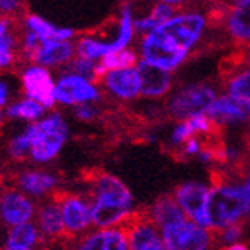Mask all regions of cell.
<instances>
[{"mask_svg":"<svg viewBox=\"0 0 250 250\" xmlns=\"http://www.w3.org/2000/svg\"><path fill=\"white\" fill-rule=\"evenodd\" d=\"M195 135V129L192 127L189 120H181V123L173 129L172 132V143L173 145H183L184 141H188L190 137Z\"/></svg>","mask_w":250,"mask_h":250,"instance_id":"34","label":"cell"},{"mask_svg":"<svg viewBox=\"0 0 250 250\" xmlns=\"http://www.w3.org/2000/svg\"><path fill=\"white\" fill-rule=\"evenodd\" d=\"M75 56H77V51L71 40L40 39L36 48L25 59L31 63H37L46 68H57L66 66Z\"/></svg>","mask_w":250,"mask_h":250,"instance_id":"11","label":"cell"},{"mask_svg":"<svg viewBox=\"0 0 250 250\" xmlns=\"http://www.w3.org/2000/svg\"><path fill=\"white\" fill-rule=\"evenodd\" d=\"M224 66L223 77L227 94L250 100V63L235 57L232 62L227 60Z\"/></svg>","mask_w":250,"mask_h":250,"instance_id":"20","label":"cell"},{"mask_svg":"<svg viewBox=\"0 0 250 250\" xmlns=\"http://www.w3.org/2000/svg\"><path fill=\"white\" fill-rule=\"evenodd\" d=\"M173 13H175V11H173L172 5L160 2L154 6L152 13L147 17L138 19L134 21L135 31L141 32V34H147V32L154 31L157 26H160L161 23H165L166 20H169L173 16Z\"/></svg>","mask_w":250,"mask_h":250,"instance_id":"27","label":"cell"},{"mask_svg":"<svg viewBox=\"0 0 250 250\" xmlns=\"http://www.w3.org/2000/svg\"><path fill=\"white\" fill-rule=\"evenodd\" d=\"M42 233L37 224L32 221H26L17 226L9 227L5 240L6 250H32L40 241Z\"/></svg>","mask_w":250,"mask_h":250,"instance_id":"22","label":"cell"},{"mask_svg":"<svg viewBox=\"0 0 250 250\" xmlns=\"http://www.w3.org/2000/svg\"><path fill=\"white\" fill-rule=\"evenodd\" d=\"M56 99L63 106H77L80 103L97 102L100 99V91L95 82L68 69L56 80Z\"/></svg>","mask_w":250,"mask_h":250,"instance_id":"8","label":"cell"},{"mask_svg":"<svg viewBox=\"0 0 250 250\" xmlns=\"http://www.w3.org/2000/svg\"><path fill=\"white\" fill-rule=\"evenodd\" d=\"M208 216L215 230L250 216V197L244 184H229L223 178L215 181L208 198Z\"/></svg>","mask_w":250,"mask_h":250,"instance_id":"3","label":"cell"},{"mask_svg":"<svg viewBox=\"0 0 250 250\" xmlns=\"http://www.w3.org/2000/svg\"><path fill=\"white\" fill-rule=\"evenodd\" d=\"M184 147H183V154L184 155H195V154H200V150H201V143L197 140V138H193L190 137L188 141H184Z\"/></svg>","mask_w":250,"mask_h":250,"instance_id":"38","label":"cell"},{"mask_svg":"<svg viewBox=\"0 0 250 250\" xmlns=\"http://www.w3.org/2000/svg\"><path fill=\"white\" fill-rule=\"evenodd\" d=\"M226 29L229 36L241 45H250V0H235L226 8Z\"/></svg>","mask_w":250,"mask_h":250,"instance_id":"18","label":"cell"},{"mask_svg":"<svg viewBox=\"0 0 250 250\" xmlns=\"http://www.w3.org/2000/svg\"><path fill=\"white\" fill-rule=\"evenodd\" d=\"M134 31H135V26H134L132 16H130V8L125 6L123 11H122L120 26H118V36H117V39L112 43H109V45H111V52L126 48L130 43V40H132Z\"/></svg>","mask_w":250,"mask_h":250,"instance_id":"31","label":"cell"},{"mask_svg":"<svg viewBox=\"0 0 250 250\" xmlns=\"http://www.w3.org/2000/svg\"><path fill=\"white\" fill-rule=\"evenodd\" d=\"M20 9V0H0V16L16 14Z\"/></svg>","mask_w":250,"mask_h":250,"instance_id":"37","label":"cell"},{"mask_svg":"<svg viewBox=\"0 0 250 250\" xmlns=\"http://www.w3.org/2000/svg\"><path fill=\"white\" fill-rule=\"evenodd\" d=\"M129 240V249L132 250H165V241L161 229L152 221L147 210L132 212L129 218L122 224Z\"/></svg>","mask_w":250,"mask_h":250,"instance_id":"9","label":"cell"},{"mask_svg":"<svg viewBox=\"0 0 250 250\" xmlns=\"http://www.w3.org/2000/svg\"><path fill=\"white\" fill-rule=\"evenodd\" d=\"M206 114L220 126L244 123L250 120V100L229 94L216 97Z\"/></svg>","mask_w":250,"mask_h":250,"instance_id":"14","label":"cell"},{"mask_svg":"<svg viewBox=\"0 0 250 250\" xmlns=\"http://www.w3.org/2000/svg\"><path fill=\"white\" fill-rule=\"evenodd\" d=\"M226 249H229V250H247V246L244 244V243H233V244H230V246H227Z\"/></svg>","mask_w":250,"mask_h":250,"instance_id":"39","label":"cell"},{"mask_svg":"<svg viewBox=\"0 0 250 250\" xmlns=\"http://www.w3.org/2000/svg\"><path fill=\"white\" fill-rule=\"evenodd\" d=\"M46 111L48 109L42 103H39L34 99H29V97H25V95L16 102H11L5 107L8 120H21L26 123L39 122L40 118L46 115Z\"/></svg>","mask_w":250,"mask_h":250,"instance_id":"25","label":"cell"},{"mask_svg":"<svg viewBox=\"0 0 250 250\" xmlns=\"http://www.w3.org/2000/svg\"><path fill=\"white\" fill-rule=\"evenodd\" d=\"M21 92L25 97L34 99L42 103L48 111L54 109L57 104L56 99V80L52 77L49 68L37 63H31L23 68L20 74Z\"/></svg>","mask_w":250,"mask_h":250,"instance_id":"7","label":"cell"},{"mask_svg":"<svg viewBox=\"0 0 250 250\" xmlns=\"http://www.w3.org/2000/svg\"><path fill=\"white\" fill-rule=\"evenodd\" d=\"M59 201L62 206L66 235L77 236L94 226L91 200H84L79 195H63Z\"/></svg>","mask_w":250,"mask_h":250,"instance_id":"13","label":"cell"},{"mask_svg":"<svg viewBox=\"0 0 250 250\" xmlns=\"http://www.w3.org/2000/svg\"><path fill=\"white\" fill-rule=\"evenodd\" d=\"M59 180L54 173L40 169H29L19 173L17 177V189L29 195L31 198L46 197L57 188Z\"/></svg>","mask_w":250,"mask_h":250,"instance_id":"21","label":"cell"},{"mask_svg":"<svg viewBox=\"0 0 250 250\" xmlns=\"http://www.w3.org/2000/svg\"><path fill=\"white\" fill-rule=\"evenodd\" d=\"M161 236L169 250H206L216 243V230L203 227L190 218L161 227Z\"/></svg>","mask_w":250,"mask_h":250,"instance_id":"5","label":"cell"},{"mask_svg":"<svg viewBox=\"0 0 250 250\" xmlns=\"http://www.w3.org/2000/svg\"><path fill=\"white\" fill-rule=\"evenodd\" d=\"M80 250H127L129 240L123 226L102 227L97 232L88 233L77 243Z\"/></svg>","mask_w":250,"mask_h":250,"instance_id":"16","label":"cell"},{"mask_svg":"<svg viewBox=\"0 0 250 250\" xmlns=\"http://www.w3.org/2000/svg\"><path fill=\"white\" fill-rule=\"evenodd\" d=\"M31 143H32V130H31V125H26L19 134L11 137V140L8 141L6 146L8 157L14 161H23L29 158Z\"/></svg>","mask_w":250,"mask_h":250,"instance_id":"28","label":"cell"},{"mask_svg":"<svg viewBox=\"0 0 250 250\" xmlns=\"http://www.w3.org/2000/svg\"><path fill=\"white\" fill-rule=\"evenodd\" d=\"M74 114L80 122H92L94 118L99 115V109L92 104V102H88V103H80L75 106Z\"/></svg>","mask_w":250,"mask_h":250,"instance_id":"35","label":"cell"},{"mask_svg":"<svg viewBox=\"0 0 250 250\" xmlns=\"http://www.w3.org/2000/svg\"><path fill=\"white\" fill-rule=\"evenodd\" d=\"M25 29L34 31L40 39H57V40H71L75 36V31L71 28H60L52 25L37 14H29L25 17Z\"/></svg>","mask_w":250,"mask_h":250,"instance_id":"26","label":"cell"},{"mask_svg":"<svg viewBox=\"0 0 250 250\" xmlns=\"http://www.w3.org/2000/svg\"><path fill=\"white\" fill-rule=\"evenodd\" d=\"M8 120V117H6V112L5 109H0V127H2L5 125V122Z\"/></svg>","mask_w":250,"mask_h":250,"instance_id":"40","label":"cell"},{"mask_svg":"<svg viewBox=\"0 0 250 250\" xmlns=\"http://www.w3.org/2000/svg\"><path fill=\"white\" fill-rule=\"evenodd\" d=\"M75 51H77V56L97 62L111 52V45L92 37H82L75 45Z\"/></svg>","mask_w":250,"mask_h":250,"instance_id":"30","label":"cell"},{"mask_svg":"<svg viewBox=\"0 0 250 250\" xmlns=\"http://www.w3.org/2000/svg\"><path fill=\"white\" fill-rule=\"evenodd\" d=\"M215 99V89L209 84H192L173 95L167 104V112L175 120H188L192 115L208 112Z\"/></svg>","mask_w":250,"mask_h":250,"instance_id":"6","label":"cell"},{"mask_svg":"<svg viewBox=\"0 0 250 250\" xmlns=\"http://www.w3.org/2000/svg\"><path fill=\"white\" fill-rule=\"evenodd\" d=\"M210 188L204 186L201 183H184L178 186L173 192V197L181 206L184 213L192 221L198 223L203 227L210 229L209 216H208V198Z\"/></svg>","mask_w":250,"mask_h":250,"instance_id":"10","label":"cell"},{"mask_svg":"<svg viewBox=\"0 0 250 250\" xmlns=\"http://www.w3.org/2000/svg\"><path fill=\"white\" fill-rule=\"evenodd\" d=\"M37 208L29 195L20 189L5 190L0 195V223L13 227L26 221H32Z\"/></svg>","mask_w":250,"mask_h":250,"instance_id":"12","label":"cell"},{"mask_svg":"<svg viewBox=\"0 0 250 250\" xmlns=\"http://www.w3.org/2000/svg\"><path fill=\"white\" fill-rule=\"evenodd\" d=\"M147 215L160 229L170 223H177L188 218V215L184 213L173 195H165V197L158 198L147 210Z\"/></svg>","mask_w":250,"mask_h":250,"instance_id":"23","label":"cell"},{"mask_svg":"<svg viewBox=\"0 0 250 250\" xmlns=\"http://www.w3.org/2000/svg\"><path fill=\"white\" fill-rule=\"evenodd\" d=\"M17 36L9 16H0V71L9 69L16 63Z\"/></svg>","mask_w":250,"mask_h":250,"instance_id":"24","label":"cell"},{"mask_svg":"<svg viewBox=\"0 0 250 250\" xmlns=\"http://www.w3.org/2000/svg\"><path fill=\"white\" fill-rule=\"evenodd\" d=\"M206 19L197 13L172 16L154 31L145 34L141 57L163 69L173 71L186 60L190 49L201 40Z\"/></svg>","mask_w":250,"mask_h":250,"instance_id":"1","label":"cell"},{"mask_svg":"<svg viewBox=\"0 0 250 250\" xmlns=\"http://www.w3.org/2000/svg\"><path fill=\"white\" fill-rule=\"evenodd\" d=\"M137 69L141 77V95L149 99L165 95L172 86L170 71L163 69L155 64H150L146 60H138Z\"/></svg>","mask_w":250,"mask_h":250,"instance_id":"17","label":"cell"},{"mask_svg":"<svg viewBox=\"0 0 250 250\" xmlns=\"http://www.w3.org/2000/svg\"><path fill=\"white\" fill-rule=\"evenodd\" d=\"M247 62H249V63H250V52H249V54H247Z\"/></svg>","mask_w":250,"mask_h":250,"instance_id":"42","label":"cell"},{"mask_svg":"<svg viewBox=\"0 0 250 250\" xmlns=\"http://www.w3.org/2000/svg\"><path fill=\"white\" fill-rule=\"evenodd\" d=\"M100 83L106 91L122 100H134L141 94V77L137 66L107 71Z\"/></svg>","mask_w":250,"mask_h":250,"instance_id":"15","label":"cell"},{"mask_svg":"<svg viewBox=\"0 0 250 250\" xmlns=\"http://www.w3.org/2000/svg\"><path fill=\"white\" fill-rule=\"evenodd\" d=\"M100 63L107 69H125V68H132L137 66L138 63V56L137 52H134L132 49H118V51H112L109 54H106L100 59Z\"/></svg>","mask_w":250,"mask_h":250,"instance_id":"29","label":"cell"},{"mask_svg":"<svg viewBox=\"0 0 250 250\" xmlns=\"http://www.w3.org/2000/svg\"><path fill=\"white\" fill-rule=\"evenodd\" d=\"M29 125L32 130L29 158L37 165H46L56 160L69 135V129L63 115L51 112L39 122Z\"/></svg>","mask_w":250,"mask_h":250,"instance_id":"4","label":"cell"},{"mask_svg":"<svg viewBox=\"0 0 250 250\" xmlns=\"http://www.w3.org/2000/svg\"><path fill=\"white\" fill-rule=\"evenodd\" d=\"M68 69L74 71L80 75H84L94 82V69H95V62L89 60V59H84L80 56H75L69 63H68Z\"/></svg>","mask_w":250,"mask_h":250,"instance_id":"33","label":"cell"},{"mask_svg":"<svg viewBox=\"0 0 250 250\" xmlns=\"http://www.w3.org/2000/svg\"><path fill=\"white\" fill-rule=\"evenodd\" d=\"M134 198L126 184L111 173H99L92 183L91 206L94 226H122L132 213Z\"/></svg>","mask_w":250,"mask_h":250,"instance_id":"2","label":"cell"},{"mask_svg":"<svg viewBox=\"0 0 250 250\" xmlns=\"http://www.w3.org/2000/svg\"><path fill=\"white\" fill-rule=\"evenodd\" d=\"M11 95H13V86L9 80L0 79V109H5L11 103Z\"/></svg>","mask_w":250,"mask_h":250,"instance_id":"36","label":"cell"},{"mask_svg":"<svg viewBox=\"0 0 250 250\" xmlns=\"http://www.w3.org/2000/svg\"><path fill=\"white\" fill-rule=\"evenodd\" d=\"M160 2H165V3H169V5H178V3H183V2H188V0H160Z\"/></svg>","mask_w":250,"mask_h":250,"instance_id":"41","label":"cell"},{"mask_svg":"<svg viewBox=\"0 0 250 250\" xmlns=\"http://www.w3.org/2000/svg\"><path fill=\"white\" fill-rule=\"evenodd\" d=\"M36 224L43 238L59 240L66 235L63 223V213L59 198L43 203L36 212Z\"/></svg>","mask_w":250,"mask_h":250,"instance_id":"19","label":"cell"},{"mask_svg":"<svg viewBox=\"0 0 250 250\" xmlns=\"http://www.w3.org/2000/svg\"><path fill=\"white\" fill-rule=\"evenodd\" d=\"M241 235H243V223H233L230 226H226L223 229L216 230V243L227 247L240 240Z\"/></svg>","mask_w":250,"mask_h":250,"instance_id":"32","label":"cell"}]
</instances>
